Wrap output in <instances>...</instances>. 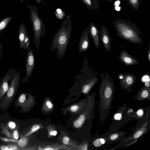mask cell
Returning <instances> with one entry per match:
<instances>
[{"instance_id": "cell-43", "label": "cell", "mask_w": 150, "mask_h": 150, "mask_svg": "<svg viewBox=\"0 0 150 150\" xmlns=\"http://www.w3.org/2000/svg\"><path fill=\"white\" fill-rule=\"evenodd\" d=\"M22 2H23V0H19Z\"/></svg>"}, {"instance_id": "cell-22", "label": "cell", "mask_w": 150, "mask_h": 150, "mask_svg": "<svg viewBox=\"0 0 150 150\" xmlns=\"http://www.w3.org/2000/svg\"><path fill=\"white\" fill-rule=\"evenodd\" d=\"M40 127V126L38 125H33L31 128V130L27 133L23 137H25L32 134L33 133L39 129Z\"/></svg>"}, {"instance_id": "cell-19", "label": "cell", "mask_w": 150, "mask_h": 150, "mask_svg": "<svg viewBox=\"0 0 150 150\" xmlns=\"http://www.w3.org/2000/svg\"><path fill=\"white\" fill-rule=\"evenodd\" d=\"M55 13L57 18L59 19H62L65 16L64 12L60 8L57 9L55 11Z\"/></svg>"}, {"instance_id": "cell-37", "label": "cell", "mask_w": 150, "mask_h": 150, "mask_svg": "<svg viewBox=\"0 0 150 150\" xmlns=\"http://www.w3.org/2000/svg\"><path fill=\"white\" fill-rule=\"evenodd\" d=\"M150 79H149L148 81H146L144 84L145 86L147 87H149L150 85Z\"/></svg>"}, {"instance_id": "cell-7", "label": "cell", "mask_w": 150, "mask_h": 150, "mask_svg": "<svg viewBox=\"0 0 150 150\" xmlns=\"http://www.w3.org/2000/svg\"><path fill=\"white\" fill-rule=\"evenodd\" d=\"M27 55L26 65V76L23 78L22 81H28V78L32 74L35 67L34 56L32 49L28 50Z\"/></svg>"}, {"instance_id": "cell-27", "label": "cell", "mask_w": 150, "mask_h": 150, "mask_svg": "<svg viewBox=\"0 0 150 150\" xmlns=\"http://www.w3.org/2000/svg\"><path fill=\"white\" fill-rule=\"evenodd\" d=\"M8 126L11 129H15L16 127V124L13 121L9 122L8 124Z\"/></svg>"}, {"instance_id": "cell-39", "label": "cell", "mask_w": 150, "mask_h": 150, "mask_svg": "<svg viewBox=\"0 0 150 150\" xmlns=\"http://www.w3.org/2000/svg\"><path fill=\"white\" fill-rule=\"evenodd\" d=\"M63 140L69 141V139L67 137H65L63 138Z\"/></svg>"}, {"instance_id": "cell-28", "label": "cell", "mask_w": 150, "mask_h": 150, "mask_svg": "<svg viewBox=\"0 0 150 150\" xmlns=\"http://www.w3.org/2000/svg\"><path fill=\"white\" fill-rule=\"evenodd\" d=\"M79 108L78 106L77 105L72 106L71 108V110L73 112H75L77 111Z\"/></svg>"}, {"instance_id": "cell-10", "label": "cell", "mask_w": 150, "mask_h": 150, "mask_svg": "<svg viewBox=\"0 0 150 150\" xmlns=\"http://www.w3.org/2000/svg\"><path fill=\"white\" fill-rule=\"evenodd\" d=\"M89 33L92 39L96 48L100 47V42L101 41L100 38L99 30L98 28L92 22L90 23L89 26Z\"/></svg>"}, {"instance_id": "cell-33", "label": "cell", "mask_w": 150, "mask_h": 150, "mask_svg": "<svg viewBox=\"0 0 150 150\" xmlns=\"http://www.w3.org/2000/svg\"><path fill=\"white\" fill-rule=\"evenodd\" d=\"M46 105L47 106L49 109L52 108L53 106V105L52 103L50 101H47L46 102Z\"/></svg>"}, {"instance_id": "cell-36", "label": "cell", "mask_w": 150, "mask_h": 150, "mask_svg": "<svg viewBox=\"0 0 150 150\" xmlns=\"http://www.w3.org/2000/svg\"><path fill=\"white\" fill-rule=\"evenodd\" d=\"M137 114L138 115L140 116L142 115L143 114V110L141 109L137 111Z\"/></svg>"}, {"instance_id": "cell-16", "label": "cell", "mask_w": 150, "mask_h": 150, "mask_svg": "<svg viewBox=\"0 0 150 150\" xmlns=\"http://www.w3.org/2000/svg\"><path fill=\"white\" fill-rule=\"evenodd\" d=\"M146 126V124L142 127L141 129H139L138 131L136 132L132 137L129 138V140H132L133 139H137L141 136L146 131L145 127Z\"/></svg>"}, {"instance_id": "cell-30", "label": "cell", "mask_w": 150, "mask_h": 150, "mask_svg": "<svg viewBox=\"0 0 150 150\" xmlns=\"http://www.w3.org/2000/svg\"><path fill=\"white\" fill-rule=\"evenodd\" d=\"M147 57L148 60L149 61V62L150 63V41L149 42V45L148 48V50L147 53Z\"/></svg>"}, {"instance_id": "cell-15", "label": "cell", "mask_w": 150, "mask_h": 150, "mask_svg": "<svg viewBox=\"0 0 150 150\" xmlns=\"http://www.w3.org/2000/svg\"><path fill=\"white\" fill-rule=\"evenodd\" d=\"M12 18V17H7L0 22V34L1 33L5 30Z\"/></svg>"}, {"instance_id": "cell-34", "label": "cell", "mask_w": 150, "mask_h": 150, "mask_svg": "<svg viewBox=\"0 0 150 150\" xmlns=\"http://www.w3.org/2000/svg\"><path fill=\"white\" fill-rule=\"evenodd\" d=\"M3 46L2 44L0 43V60L2 56Z\"/></svg>"}, {"instance_id": "cell-20", "label": "cell", "mask_w": 150, "mask_h": 150, "mask_svg": "<svg viewBox=\"0 0 150 150\" xmlns=\"http://www.w3.org/2000/svg\"><path fill=\"white\" fill-rule=\"evenodd\" d=\"M30 40L29 36L27 33H26L24 41V49L28 51L29 50L30 47Z\"/></svg>"}, {"instance_id": "cell-26", "label": "cell", "mask_w": 150, "mask_h": 150, "mask_svg": "<svg viewBox=\"0 0 150 150\" xmlns=\"http://www.w3.org/2000/svg\"><path fill=\"white\" fill-rule=\"evenodd\" d=\"M82 125L78 121V120L75 121L73 123L74 126L76 128H78L81 127Z\"/></svg>"}, {"instance_id": "cell-11", "label": "cell", "mask_w": 150, "mask_h": 150, "mask_svg": "<svg viewBox=\"0 0 150 150\" xmlns=\"http://www.w3.org/2000/svg\"><path fill=\"white\" fill-rule=\"evenodd\" d=\"M118 58L127 66L137 64L139 63L138 59L132 57L126 50H122L121 51Z\"/></svg>"}, {"instance_id": "cell-32", "label": "cell", "mask_w": 150, "mask_h": 150, "mask_svg": "<svg viewBox=\"0 0 150 150\" xmlns=\"http://www.w3.org/2000/svg\"><path fill=\"white\" fill-rule=\"evenodd\" d=\"M118 134H112L110 137V139L112 140H115L118 137Z\"/></svg>"}, {"instance_id": "cell-3", "label": "cell", "mask_w": 150, "mask_h": 150, "mask_svg": "<svg viewBox=\"0 0 150 150\" xmlns=\"http://www.w3.org/2000/svg\"><path fill=\"white\" fill-rule=\"evenodd\" d=\"M27 6L30 12V18L33 25V30L34 32L33 41L37 50L39 49L41 37L44 36L45 34V25L42 20L39 16L37 8L35 5L31 6L28 4Z\"/></svg>"}, {"instance_id": "cell-41", "label": "cell", "mask_w": 150, "mask_h": 150, "mask_svg": "<svg viewBox=\"0 0 150 150\" xmlns=\"http://www.w3.org/2000/svg\"><path fill=\"white\" fill-rule=\"evenodd\" d=\"M53 149L51 147H48L45 148L44 149L45 150H53Z\"/></svg>"}, {"instance_id": "cell-2", "label": "cell", "mask_w": 150, "mask_h": 150, "mask_svg": "<svg viewBox=\"0 0 150 150\" xmlns=\"http://www.w3.org/2000/svg\"><path fill=\"white\" fill-rule=\"evenodd\" d=\"M114 24L117 35L120 38L133 44L143 43L141 32L135 25L123 20H117Z\"/></svg>"}, {"instance_id": "cell-21", "label": "cell", "mask_w": 150, "mask_h": 150, "mask_svg": "<svg viewBox=\"0 0 150 150\" xmlns=\"http://www.w3.org/2000/svg\"><path fill=\"white\" fill-rule=\"evenodd\" d=\"M28 142V139L26 137H24L21 139L18 142V146L21 147L25 146Z\"/></svg>"}, {"instance_id": "cell-14", "label": "cell", "mask_w": 150, "mask_h": 150, "mask_svg": "<svg viewBox=\"0 0 150 150\" xmlns=\"http://www.w3.org/2000/svg\"><path fill=\"white\" fill-rule=\"evenodd\" d=\"M150 87L143 86L139 92L141 98H147L149 95Z\"/></svg>"}, {"instance_id": "cell-24", "label": "cell", "mask_w": 150, "mask_h": 150, "mask_svg": "<svg viewBox=\"0 0 150 150\" xmlns=\"http://www.w3.org/2000/svg\"><path fill=\"white\" fill-rule=\"evenodd\" d=\"M129 2L133 7H137L139 4V0H129Z\"/></svg>"}, {"instance_id": "cell-8", "label": "cell", "mask_w": 150, "mask_h": 150, "mask_svg": "<svg viewBox=\"0 0 150 150\" xmlns=\"http://www.w3.org/2000/svg\"><path fill=\"white\" fill-rule=\"evenodd\" d=\"M89 34V28H85L81 35L78 45V48L80 54L89 50L90 42Z\"/></svg>"}, {"instance_id": "cell-6", "label": "cell", "mask_w": 150, "mask_h": 150, "mask_svg": "<svg viewBox=\"0 0 150 150\" xmlns=\"http://www.w3.org/2000/svg\"><path fill=\"white\" fill-rule=\"evenodd\" d=\"M12 68L8 69L4 77L0 80V103L9 88V81L13 76Z\"/></svg>"}, {"instance_id": "cell-23", "label": "cell", "mask_w": 150, "mask_h": 150, "mask_svg": "<svg viewBox=\"0 0 150 150\" xmlns=\"http://www.w3.org/2000/svg\"><path fill=\"white\" fill-rule=\"evenodd\" d=\"M83 4L88 8L92 6V0H81Z\"/></svg>"}, {"instance_id": "cell-35", "label": "cell", "mask_w": 150, "mask_h": 150, "mask_svg": "<svg viewBox=\"0 0 150 150\" xmlns=\"http://www.w3.org/2000/svg\"><path fill=\"white\" fill-rule=\"evenodd\" d=\"M1 149L2 150H9V148L8 147L6 146L5 145H2L1 147Z\"/></svg>"}, {"instance_id": "cell-4", "label": "cell", "mask_w": 150, "mask_h": 150, "mask_svg": "<svg viewBox=\"0 0 150 150\" xmlns=\"http://www.w3.org/2000/svg\"><path fill=\"white\" fill-rule=\"evenodd\" d=\"M21 78V73L18 71L14 75L8 91L0 103V110H6L10 106L18 89Z\"/></svg>"}, {"instance_id": "cell-13", "label": "cell", "mask_w": 150, "mask_h": 150, "mask_svg": "<svg viewBox=\"0 0 150 150\" xmlns=\"http://www.w3.org/2000/svg\"><path fill=\"white\" fill-rule=\"evenodd\" d=\"M27 33L26 27L24 23H22L19 27L18 35L20 46L21 50L24 48V41Z\"/></svg>"}, {"instance_id": "cell-29", "label": "cell", "mask_w": 150, "mask_h": 150, "mask_svg": "<svg viewBox=\"0 0 150 150\" xmlns=\"http://www.w3.org/2000/svg\"><path fill=\"white\" fill-rule=\"evenodd\" d=\"M13 137L15 139H18L19 137L18 133L17 130H15L13 132Z\"/></svg>"}, {"instance_id": "cell-5", "label": "cell", "mask_w": 150, "mask_h": 150, "mask_svg": "<svg viewBox=\"0 0 150 150\" xmlns=\"http://www.w3.org/2000/svg\"><path fill=\"white\" fill-rule=\"evenodd\" d=\"M118 77L121 88L128 91L131 90L130 87L136 82L137 79L135 75L129 73H126L124 74H120Z\"/></svg>"}, {"instance_id": "cell-31", "label": "cell", "mask_w": 150, "mask_h": 150, "mask_svg": "<svg viewBox=\"0 0 150 150\" xmlns=\"http://www.w3.org/2000/svg\"><path fill=\"white\" fill-rule=\"evenodd\" d=\"M122 117L121 114L118 113L114 115V118L116 120H119Z\"/></svg>"}, {"instance_id": "cell-18", "label": "cell", "mask_w": 150, "mask_h": 150, "mask_svg": "<svg viewBox=\"0 0 150 150\" xmlns=\"http://www.w3.org/2000/svg\"><path fill=\"white\" fill-rule=\"evenodd\" d=\"M26 98V96L25 94L24 93L21 94L17 100L16 105L19 107L21 106L25 102Z\"/></svg>"}, {"instance_id": "cell-12", "label": "cell", "mask_w": 150, "mask_h": 150, "mask_svg": "<svg viewBox=\"0 0 150 150\" xmlns=\"http://www.w3.org/2000/svg\"><path fill=\"white\" fill-rule=\"evenodd\" d=\"M98 81V78L96 76L87 80L82 87V92L85 94L88 93Z\"/></svg>"}, {"instance_id": "cell-25", "label": "cell", "mask_w": 150, "mask_h": 150, "mask_svg": "<svg viewBox=\"0 0 150 150\" xmlns=\"http://www.w3.org/2000/svg\"><path fill=\"white\" fill-rule=\"evenodd\" d=\"M85 115H82L79 117L78 120L81 124L83 125L85 121Z\"/></svg>"}, {"instance_id": "cell-9", "label": "cell", "mask_w": 150, "mask_h": 150, "mask_svg": "<svg viewBox=\"0 0 150 150\" xmlns=\"http://www.w3.org/2000/svg\"><path fill=\"white\" fill-rule=\"evenodd\" d=\"M100 38L105 51H111V38L108 30L104 25L99 30Z\"/></svg>"}, {"instance_id": "cell-1", "label": "cell", "mask_w": 150, "mask_h": 150, "mask_svg": "<svg viewBox=\"0 0 150 150\" xmlns=\"http://www.w3.org/2000/svg\"><path fill=\"white\" fill-rule=\"evenodd\" d=\"M72 28L71 18L68 15L62 23L59 29L54 35L50 45L51 50L57 53V59L63 57L69 42Z\"/></svg>"}, {"instance_id": "cell-40", "label": "cell", "mask_w": 150, "mask_h": 150, "mask_svg": "<svg viewBox=\"0 0 150 150\" xmlns=\"http://www.w3.org/2000/svg\"><path fill=\"white\" fill-rule=\"evenodd\" d=\"M62 142H63V144H64L65 145H67L68 144L69 141L63 140Z\"/></svg>"}, {"instance_id": "cell-17", "label": "cell", "mask_w": 150, "mask_h": 150, "mask_svg": "<svg viewBox=\"0 0 150 150\" xmlns=\"http://www.w3.org/2000/svg\"><path fill=\"white\" fill-rule=\"evenodd\" d=\"M106 142L105 139L98 138L94 140L93 142L94 146L96 147H99L104 144Z\"/></svg>"}, {"instance_id": "cell-42", "label": "cell", "mask_w": 150, "mask_h": 150, "mask_svg": "<svg viewBox=\"0 0 150 150\" xmlns=\"http://www.w3.org/2000/svg\"><path fill=\"white\" fill-rule=\"evenodd\" d=\"M42 0H36L37 3L38 4H39Z\"/></svg>"}, {"instance_id": "cell-38", "label": "cell", "mask_w": 150, "mask_h": 150, "mask_svg": "<svg viewBox=\"0 0 150 150\" xmlns=\"http://www.w3.org/2000/svg\"><path fill=\"white\" fill-rule=\"evenodd\" d=\"M57 134V132L56 131H52L50 133V134L51 135H53L54 136H56Z\"/></svg>"}]
</instances>
